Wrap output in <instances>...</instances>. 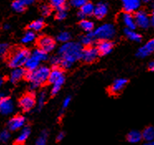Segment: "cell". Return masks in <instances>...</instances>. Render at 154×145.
<instances>
[{"instance_id": "8992f818", "label": "cell", "mask_w": 154, "mask_h": 145, "mask_svg": "<svg viewBox=\"0 0 154 145\" xmlns=\"http://www.w3.org/2000/svg\"><path fill=\"white\" fill-rule=\"evenodd\" d=\"M35 104H36V100H35L34 93L25 94L19 100V106L25 112L30 111L35 106Z\"/></svg>"}, {"instance_id": "c3c4849f", "label": "cell", "mask_w": 154, "mask_h": 145, "mask_svg": "<svg viewBox=\"0 0 154 145\" xmlns=\"http://www.w3.org/2000/svg\"><path fill=\"white\" fill-rule=\"evenodd\" d=\"M153 21H154V17L153 16H152V17H150V25H152V26H153L154 25Z\"/></svg>"}, {"instance_id": "f6af8a7d", "label": "cell", "mask_w": 154, "mask_h": 145, "mask_svg": "<svg viewBox=\"0 0 154 145\" xmlns=\"http://www.w3.org/2000/svg\"><path fill=\"white\" fill-rule=\"evenodd\" d=\"M77 16H78V17H79V18H81V19H82V20H84V18L85 17L84 15H83V14H81V11H79V12H78V14H77Z\"/></svg>"}, {"instance_id": "ba28073f", "label": "cell", "mask_w": 154, "mask_h": 145, "mask_svg": "<svg viewBox=\"0 0 154 145\" xmlns=\"http://www.w3.org/2000/svg\"><path fill=\"white\" fill-rule=\"evenodd\" d=\"M26 123V119L22 115H17L12 118L8 123V128L10 131H17L23 128Z\"/></svg>"}, {"instance_id": "ffe728a7", "label": "cell", "mask_w": 154, "mask_h": 145, "mask_svg": "<svg viewBox=\"0 0 154 145\" xmlns=\"http://www.w3.org/2000/svg\"><path fill=\"white\" fill-rule=\"evenodd\" d=\"M64 74L63 71H61L59 68H53L52 71H50V74H49V77L47 81L50 83V84L53 85L57 81H58L59 79L61 77H63Z\"/></svg>"}, {"instance_id": "44dd1931", "label": "cell", "mask_w": 154, "mask_h": 145, "mask_svg": "<svg viewBox=\"0 0 154 145\" xmlns=\"http://www.w3.org/2000/svg\"><path fill=\"white\" fill-rule=\"evenodd\" d=\"M142 139V133L137 130H132L127 135V140L130 143H137Z\"/></svg>"}, {"instance_id": "4fadbf2b", "label": "cell", "mask_w": 154, "mask_h": 145, "mask_svg": "<svg viewBox=\"0 0 154 145\" xmlns=\"http://www.w3.org/2000/svg\"><path fill=\"white\" fill-rule=\"evenodd\" d=\"M127 83V79H124V78L117 79L116 81H114L113 85H111L110 89H109V92H110L112 94H119L121 91L124 90V88L126 86Z\"/></svg>"}, {"instance_id": "3957f363", "label": "cell", "mask_w": 154, "mask_h": 145, "mask_svg": "<svg viewBox=\"0 0 154 145\" xmlns=\"http://www.w3.org/2000/svg\"><path fill=\"white\" fill-rule=\"evenodd\" d=\"M31 52L26 48H20L14 51L8 60L9 66L14 69L21 68L25 65L27 59L30 57Z\"/></svg>"}, {"instance_id": "7a4b0ae2", "label": "cell", "mask_w": 154, "mask_h": 145, "mask_svg": "<svg viewBox=\"0 0 154 145\" xmlns=\"http://www.w3.org/2000/svg\"><path fill=\"white\" fill-rule=\"evenodd\" d=\"M50 71L47 66H39L36 71H27L24 77L31 82V89L35 90L47 82Z\"/></svg>"}, {"instance_id": "d6986e66", "label": "cell", "mask_w": 154, "mask_h": 145, "mask_svg": "<svg viewBox=\"0 0 154 145\" xmlns=\"http://www.w3.org/2000/svg\"><path fill=\"white\" fill-rule=\"evenodd\" d=\"M121 18H122V21H123V23L125 24V26L127 27L128 29H129V30H135V28H136V23H135V21L134 19V17L129 14H126V13H124V14H122V16H121Z\"/></svg>"}, {"instance_id": "9c48e42d", "label": "cell", "mask_w": 154, "mask_h": 145, "mask_svg": "<svg viewBox=\"0 0 154 145\" xmlns=\"http://www.w3.org/2000/svg\"><path fill=\"white\" fill-rule=\"evenodd\" d=\"M99 57L97 48L95 47H86L82 51V57L81 59L87 63H91L94 61Z\"/></svg>"}, {"instance_id": "6da1fadb", "label": "cell", "mask_w": 154, "mask_h": 145, "mask_svg": "<svg viewBox=\"0 0 154 145\" xmlns=\"http://www.w3.org/2000/svg\"><path fill=\"white\" fill-rule=\"evenodd\" d=\"M82 51L83 47L81 43L68 42L66 43H64L59 48L58 53L61 61H66L68 63L73 65L74 62L81 59Z\"/></svg>"}, {"instance_id": "f907efd6", "label": "cell", "mask_w": 154, "mask_h": 145, "mask_svg": "<svg viewBox=\"0 0 154 145\" xmlns=\"http://www.w3.org/2000/svg\"><path fill=\"white\" fill-rule=\"evenodd\" d=\"M4 83V80H3V78L0 76V87L2 86V85Z\"/></svg>"}, {"instance_id": "836d02e7", "label": "cell", "mask_w": 154, "mask_h": 145, "mask_svg": "<svg viewBox=\"0 0 154 145\" xmlns=\"http://www.w3.org/2000/svg\"><path fill=\"white\" fill-rule=\"evenodd\" d=\"M71 36L68 32H60L58 36H57V41L60 42H63V43H66L68 42H70V39Z\"/></svg>"}, {"instance_id": "74e56055", "label": "cell", "mask_w": 154, "mask_h": 145, "mask_svg": "<svg viewBox=\"0 0 154 145\" xmlns=\"http://www.w3.org/2000/svg\"><path fill=\"white\" fill-rule=\"evenodd\" d=\"M8 44L1 43L0 44V57H4L8 53Z\"/></svg>"}, {"instance_id": "83f0119b", "label": "cell", "mask_w": 154, "mask_h": 145, "mask_svg": "<svg viewBox=\"0 0 154 145\" xmlns=\"http://www.w3.org/2000/svg\"><path fill=\"white\" fill-rule=\"evenodd\" d=\"M94 40H95V37H94L93 32H88L86 35H85L81 37V42L84 46H86V47L91 46V44L94 42Z\"/></svg>"}, {"instance_id": "d4e9b609", "label": "cell", "mask_w": 154, "mask_h": 145, "mask_svg": "<svg viewBox=\"0 0 154 145\" xmlns=\"http://www.w3.org/2000/svg\"><path fill=\"white\" fill-rule=\"evenodd\" d=\"M94 4H92V3H90V2H86V3L81 8V14H83L85 17H86V16L93 15V14H94Z\"/></svg>"}, {"instance_id": "d590c367", "label": "cell", "mask_w": 154, "mask_h": 145, "mask_svg": "<svg viewBox=\"0 0 154 145\" xmlns=\"http://www.w3.org/2000/svg\"><path fill=\"white\" fill-rule=\"evenodd\" d=\"M10 133L8 130H4V131L0 133V142L3 143H5L10 139Z\"/></svg>"}, {"instance_id": "e0dca14e", "label": "cell", "mask_w": 154, "mask_h": 145, "mask_svg": "<svg viewBox=\"0 0 154 145\" xmlns=\"http://www.w3.org/2000/svg\"><path fill=\"white\" fill-rule=\"evenodd\" d=\"M108 13V5L104 3H99L94 7V17L98 19H101L107 14Z\"/></svg>"}, {"instance_id": "d6a6232c", "label": "cell", "mask_w": 154, "mask_h": 145, "mask_svg": "<svg viewBox=\"0 0 154 145\" xmlns=\"http://www.w3.org/2000/svg\"><path fill=\"white\" fill-rule=\"evenodd\" d=\"M80 26H81V28H83L85 31H86L87 32H92V30L94 29V25L93 23V22H91L90 20H81V22L80 23Z\"/></svg>"}, {"instance_id": "2e32d148", "label": "cell", "mask_w": 154, "mask_h": 145, "mask_svg": "<svg viewBox=\"0 0 154 145\" xmlns=\"http://www.w3.org/2000/svg\"><path fill=\"white\" fill-rule=\"evenodd\" d=\"M33 3V0H16V1L13 2L12 8L17 13H23L27 6L31 5Z\"/></svg>"}, {"instance_id": "7c38bea8", "label": "cell", "mask_w": 154, "mask_h": 145, "mask_svg": "<svg viewBox=\"0 0 154 145\" xmlns=\"http://www.w3.org/2000/svg\"><path fill=\"white\" fill-rule=\"evenodd\" d=\"M114 47V43L110 41H100L98 44L97 50L99 55L106 56L109 54Z\"/></svg>"}, {"instance_id": "60d3db41", "label": "cell", "mask_w": 154, "mask_h": 145, "mask_svg": "<svg viewBox=\"0 0 154 145\" xmlns=\"http://www.w3.org/2000/svg\"><path fill=\"white\" fill-rule=\"evenodd\" d=\"M67 16V13L66 11H57V15H56V18L57 20H63L65 19Z\"/></svg>"}, {"instance_id": "9a60e30c", "label": "cell", "mask_w": 154, "mask_h": 145, "mask_svg": "<svg viewBox=\"0 0 154 145\" xmlns=\"http://www.w3.org/2000/svg\"><path fill=\"white\" fill-rule=\"evenodd\" d=\"M31 134V128L28 126L23 127L22 128V130L19 133V134L17 135V137L14 141V144L16 145H23L25 143V142L27 141V138L30 137Z\"/></svg>"}, {"instance_id": "e575fe53", "label": "cell", "mask_w": 154, "mask_h": 145, "mask_svg": "<svg viewBox=\"0 0 154 145\" xmlns=\"http://www.w3.org/2000/svg\"><path fill=\"white\" fill-rule=\"evenodd\" d=\"M46 98H47V93L45 91H42L39 94V97H38V101H37V105H38V110L43 107L45 101H46Z\"/></svg>"}, {"instance_id": "4dcf8cb0", "label": "cell", "mask_w": 154, "mask_h": 145, "mask_svg": "<svg viewBox=\"0 0 154 145\" xmlns=\"http://www.w3.org/2000/svg\"><path fill=\"white\" fill-rule=\"evenodd\" d=\"M36 39V34L34 32L32 31H27L26 33L24 34V36L22 38V42L23 43H31V42H32L34 40Z\"/></svg>"}, {"instance_id": "8fae6325", "label": "cell", "mask_w": 154, "mask_h": 145, "mask_svg": "<svg viewBox=\"0 0 154 145\" xmlns=\"http://www.w3.org/2000/svg\"><path fill=\"white\" fill-rule=\"evenodd\" d=\"M141 6V2L138 0H124L123 8L126 14L136 13Z\"/></svg>"}, {"instance_id": "1f68e13d", "label": "cell", "mask_w": 154, "mask_h": 145, "mask_svg": "<svg viewBox=\"0 0 154 145\" xmlns=\"http://www.w3.org/2000/svg\"><path fill=\"white\" fill-rule=\"evenodd\" d=\"M47 138H48V132L43 130L37 138L35 145H47Z\"/></svg>"}, {"instance_id": "681fc988", "label": "cell", "mask_w": 154, "mask_h": 145, "mask_svg": "<svg viewBox=\"0 0 154 145\" xmlns=\"http://www.w3.org/2000/svg\"><path fill=\"white\" fill-rule=\"evenodd\" d=\"M143 145H154V143L153 142H146Z\"/></svg>"}, {"instance_id": "bcb514c9", "label": "cell", "mask_w": 154, "mask_h": 145, "mask_svg": "<svg viewBox=\"0 0 154 145\" xmlns=\"http://www.w3.org/2000/svg\"><path fill=\"white\" fill-rule=\"evenodd\" d=\"M4 98H6V96H5V94L4 93H0V102L2 101Z\"/></svg>"}, {"instance_id": "7402d4cb", "label": "cell", "mask_w": 154, "mask_h": 145, "mask_svg": "<svg viewBox=\"0 0 154 145\" xmlns=\"http://www.w3.org/2000/svg\"><path fill=\"white\" fill-rule=\"evenodd\" d=\"M31 57L34 58L35 60H37L38 62H40V61H45L48 59V55H47V52H45V51L41 50L39 48L34 50L32 51V53L31 54Z\"/></svg>"}, {"instance_id": "603a6c76", "label": "cell", "mask_w": 154, "mask_h": 145, "mask_svg": "<svg viewBox=\"0 0 154 145\" xmlns=\"http://www.w3.org/2000/svg\"><path fill=\"white\" fill-rule=\"evenodd\" d=\"M142 138L146 142H153L154 139V128L152 126L147 127L142 133Z\"/></svg>"}, {"instance_id": "f1b7e54d", "label": "cell", "mask_w": 154, "mask_h": 145, "mask_svg": "<svg viewBox=\"0 0 154 145\" xmlns=\"http://www.w3.org/2000/svg\"><path fill=\"white\" fill-rule=\"evenodd\" d=\"M45 26V23L42 19H38V20H36L32 22V23L28 26V28L30 29L31 31H35V32H38V31L42 30V28Z\"/></svg>"}, {"instance_id": "f35d334b", "label": "cell", "mask_w": 154, "mask_h": 145, "mask_svg": "<svg viewBox=\"0 0 154 145\" xmlns=\"http://www.w3.org/2000/svg\"><path fill=\"white\" fill-rule=\"evenodd\" d=\"M61 62V59L60 57H52L51 58V64L53 66V68H58V66H60Z\"/></svg>"}, {"instance_id": "30bf717a", "label": "cell", "mask_w": 154, "mask_h": 145, "mask_svg": "<svg viewBox=\"0 0 154 145\" xmlns=\"http://www.w3.org/2000/svg\"><path fill=\"white\" fill-rule=\"evenodd\" d=\"M154 50V40L151 39L150 41H148L147 43L144 45L143 47H142L141 48L138 49V51H137V57L140 58H145L150 56Z\"/></svg>"}, {"instance_id": "ac0fdd59", "label": "cell", "mask_w": 154, "mask_h": 145, "mask_svg": "<svg viewBox=\"0 0 154 145\" xmlns=\"http://www.w3.org/2000/svg\"><path fill=\"white\" fill-rule=\"evenodd\" d=\"M26 72H27V71L22 67L14 69V71L11 72L9 80L12 83H17V81H19L22 78L25 76Z\"/></svg>"}, {"instance_id": "f546056e", "label": "cell", "mask_w": 154, "mask_h": 145, "mask_svg": "<svg viewBox=\"0 0 154 145\" xmlns=\"http://www.w3.org/2000/svg\"><path fill=\"white\" fill-rule=\"evenodd\" d=\"M65 82V77H61L60 79H59L58 81H57L53 85H52V88H51V94L52 95H55L57 94L59 91H60V88L62 86V85L64 84Z\"/></svg>"}, {"instance_id": "ee69618b", "label": "cell", "mask_w": 154, "mask_h": 145, "mask_svg": "<svg viewBox=\"0 0 154 145\" xmlns=\"http://www.w3.org/2000/svg\"><path fill=\"white\" fill-rule=\"evenodd\" d=\"M148 69L150 71H154V62L153 61H151L150 63L148 64Z\"/></svg>"}, {"instance_id": "5b68a950", "label": "cell", "mask_w": 154, "mask_h": 145, "mask_svg": "<svg viewBox=\"0 0 154 145\" xmlns=\"http://www.w3.org/2000/svg\"><path fill=\"white\" fill-rule=\"evenodd\" d=\"M134 17L136 26H138L141 28H147L150 26V17L144 10L137 11Z\"/></svg>"}, {"instance_id": "5bb4252c", "label": "cell", "mask_w": 154, "mask_h": 145, "mask_svg": "<svg viewBox=\"0 0 154 145\" xmlns=\"http://www.w3.org/2000/svg\"><path fill=\"white\" fill-rule=\"evenodd\" d=\"M14 111V102L9 98H4L0 102V113L3 115H10Z\"/></svg>"}, {"instance_id": "7bdbcfd3", "label": "cell", "mask_w": 154, "mask_h": 145, "mask_svg": "<svg viewBox=\"0 0 154 145\" xmlns=\"http://www.w3.org/2000/svg\"><path fill=\"white\" fill-rule=\"evenodd\" d=\"M64 138H65V133H64V132H60L57 136V141H62L64 139Z\"/></svg>"}, {"instance_id": "7dc6e473", "label": "cell", "mask_w": 154, "mask_h": 145, "mask_svg": "<svg viewBox=\"0 0 154 145\" xmlns=\"http://www.w3.org/2000/svg\"><path fill=\"white\" fill-rule=\"evenodd\" d=\"M10 28V25L8 23H5L4 25V29H5V30H8Z\"/></svg>"}, {"instance_id": "52a82bcc", "label": "cell", "mask_w": 154, "mask_h": 145, "mask_svg": "<svg viewBox=\"0 0 154 145\" xmlns=\"http://www.w3.org/2000/svg\"><path fill=\"white\" fill-rule=\"evenodd\" d=\"M38 47H39V49L48 53L55 49L56 43L52 38L49 37H42L38 40Z\"/></svg>"}, {"instance_id": "ab89813d", "label": "cell", "mask_w": 154, "mask_h": 145, "mask_svg": "<svg viewBox=\"0 0 154 145\" xmlns=\"http://www.w3.org/2000/svg\"><path fill=\"white\" fill-rule=\"evenodd\" d=\"M85 3H86L85 0H71L70 4H71L73 7L80 8H81Z\"/></svg>"}, {"instance_id": "484cf974", "label": "cell", "mask_w": 154, "mask_h": 145, "mask_svg": "<svg viewBox=\"0 0 154 145\" xmlns=\"http://www.w3.org/2000/svg\"><path fill=\"white\" fill-rule=\"evenodd\" d=\"M124 34L126 35V37L131 41H134V42H140L141 40H142V37L141 35H139L138 33H137L136 32H134L133 30H129L128 28H125L124 29Z\"/></svg>"}, {"instance_id": "8d00e7d4", "label": "cell", "mask_w": 154, "mask_h": 145, "mask_svg": "<svg viewBox=\"0 0 154 145\" xmlns=\"http://www.w3.org/2000/svg\"><path fill=\"white\" fill-rule=\"evenodd\" d=\"M52 12L51 7L47 5V4H43L41 6V13L43 16H49Z\"/></svg>"}, {"instance_id": "277c9868", "label": "cell", "mask_w": 154, "mask_h": 145, "mask_svg": "<svg viewBox=\"0 0 154 145\" xmlns=\"http://www.w3.org/2000/svg\"><path fill=\"white\" fill-rule=\"evenodd\" d=\"M95 39L100 41H109L115 35V28L112 24H104L93 32Z\"/></svg>"}, {"instance_id": "b9f144b4", "label": "cell", "mask_w": 154, "mask_h": 145, "mask_svg": "<svg viewBox=\"0 0 154 145\" xmlns=\"http://www.w3.org/2000/svg\"><path fill=\"white\" fill-rule=\"evenodd\" d=\"M70 100H71L70 97H66V98L64 100L63 105H62V106H63V109H66V108H67V107H68V105H70Z\"/></svg>"}, {"instance_id": "cb8c5ba5", "label": "cell", "mask_w": 154, "mask_h": 145, "mask_svg": "<svg viewBox=\"0 0 154 145\" xmlns=\"http://www.w3.org/2000/svg\"><path fill=\"white\" fill-rule=\"evenodd\" d=\"M39 64H40V62H38L37 60H35L30 56V57L27 59V61H26L24 66H25L26 70H27V71H34L39 67Z\"/></svg>"}, {"instance_id": "4316f807", "label": "cell", "mask_w": 154, "mask_h": 145, "mask_svg": "<svg viewBox=\"0 0 154 145\" xmlns=\"http://www.w3.org/2000/svg\"><path fill=\"white\" fill-rule=\"evenodd\" d=\"M51 6L56 8L57 11H67L68 9V7L66 6V2L64 0H51Z\"/></svg>"}]
</instances>
